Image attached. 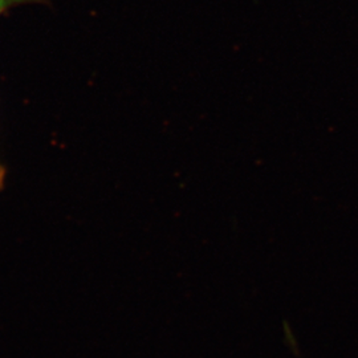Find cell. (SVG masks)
I'll list each match as a JSON object with an SVG mask.
<instances>
[{"mask_svg": "<svg viewBox=\"0 0 358 358\" xmlns=\"http://www.w3.org/2000/svg\"><path fill=\"white\" fill-rule=\"evenodd\" d=\"M32 1H38V0H0V13L8 11L10 8H13L15 6L32 3Z\"/></svg>", "mask_w": 358, "mask_h": 358, "instance_id": "6da1fadb", "label": "cell"}, {"mask_svg": "<svg viewBox=\"0 0 358 358\" xmlns=\"http://www.w3.org/2000/svg\"><path fill=\"white\" fill-rule=\"evenodd\" d=\"M4 176H6V173H4V169L0 166V189L3 187V183H4Z\"/></svg>", "mask_w": 358, "mask_h": 358, "instance_id": "7a4b0ae2", "label": "cell"}]
</instances>
